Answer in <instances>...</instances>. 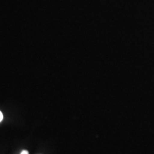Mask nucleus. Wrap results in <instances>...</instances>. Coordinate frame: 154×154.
Here are the masks:
<instances>
[{
    "mask_svg": "<svg viewBox=\"0 0 154 154\" xmlns=\"http://www.w3.org/2000/svg\"><path fill=\"white\" fill-rule=\"evenodd\" d=\"M2 119H3V114H2V113L0 111V122L2 121Z\"/></svg>",
    "mask_w": 154,
    "mask_h": 154,
    "instance_id": "1",
    "label": "nucleus"
},
{
    "mask_svg": "<svg viewBox=\"0 0 154 154\" xmlns=\"http://www.w3.org/2000/svg\"><path fill=\"white\" fill-rule=\"evenodd\" d=\"M20 154H29V152L27 151H23Z\"/></svg>",
    "mask_w": 154,
    "mask_h": 154,
    "instance_id": "2",
    "label": "nucleus"
}]
</instances>
